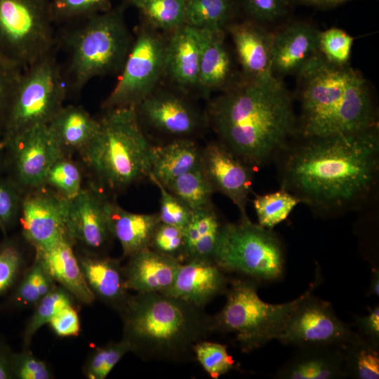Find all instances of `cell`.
Here are the masks:
<instances>
[{
	"label": "cell",
	"instance_id": "15",
	"mask_svg": "<svg viewBox=\"0 0 379 379\" xmlns=\"http://www.w3.org/2000/svg\"><path fill=\"white\" fill-rule=\"evenodd\" d=\"M201 167L213 186L248 215L246 206L255 171L221 141L211 142L201 150Z\"/></svg>",
	"mask_w": 379,
	"mask_h": 379
},
{
	"label": "cell",
	"instance_id": "55",
	"mask_svg": "<svg viewBox=\"0 0 379 379\" xmlns=\"http://www.w3.org/2000/svg\"><path fill=\"white\" fill-rule=\"evenodd\" d=\"M4 150H5V148L2 145L1 138H0V169L5 164V161H6V157H4Z\"/></svg>",
	"mask_w": 379,
	"mask_h": 379
},
{
	"label": "cell",
	"instance_id": "31",
	"mask_svg": "<svg viewBox=\"0 0 379 379\" xmlns=\"http://www.w3.org/2000/svg\"><path fill=\"white\" fill-rule=\"evenodd\" d=\"M341 348L347 378H379V344L357 333Z\"/></svg>",
	"mask_w": 379,
	"mask_h": 379
},
{
	"label": "cell",
	"instance_id": "21",
	"mask_svg": "<svg viewBox=\"0 0 379 379\" xmlns=\"http://www.w3.org/2000/svg\"><path fill=\"white\" fill-rule=\"evenodd\" d=\"M201 36L186 24L168 36L165 76L183 93L198 89Z\"/></svg>",
	"mask_w": 379,
	"mask_h": 379
},
{
	"label": "cell",
	"instance_id": "46",
	"mask_svg": "<svg viewBox=\"0 0 379 379\" xmlns=\"http://www.w3.org/2000/svg\"><path fill=\"white\" fill-rule=\"evenodd\" d=\"M23 193L8 177L0 176V230L6 232L20 215Z\"/></svg>",
	"mask_w": 379,
	"mask_h": 379
},
{
	"label": "cell",
	"instance_id": "40",
	"mask_svg": "<svg viewBox=\"0 0 379 379\" xmlns=\"http://www.w3.org/2000/svg\"><path fill=\"white\" fill-rule=\"evenodd\" d=\"M112 0H49L51 18L55 22L86 19L112 8Z\"/></svg>",
	"mask_w": 379,
	"mask_h": 379
},
{
	"label": "cell",
	"instance_id": "25",
	"mask_svg": "<svg viewBox=\"0 0 379 379\" xmlns=\"http://www.w3.org/2000/svg\"><path fill=\"white\" fill-rule=\"evenodd\" d=\"M105 210L110 232L119 242L124 257L149 248L153 234L161 222L158 213H131L108 199Z\"/></svg>",
	"mask_w": 379,
	"mask_h": 379
},
{
	"label": "cell",
	"instance_id": "43",
	"mask_svg": "<svg viewBox=\"0 0 379 379\" xmlns=\"http://www.w3.org/2000/svg\"><path fill=\"white\" fill-rule=\"evenodd\" d=\"M149 178L160 192V209L158 212L160 222L183 231L190 220L192 211L159 181L152 177Z\"/></svg>",
	"mask_w": 379,
	"mask_h": 379
},
{
	"label": "cell",
	"instance_id": "42",
	"mask_svg": "<svg viewBox=\"0 0 379 379\" xmlns=\"http://www.w3.org/2000/svg\"><path fill=\"white\" fill-rule=\"evenodd\" d=\"M353 38L339 28L320 32L319 52L329 62L337 65H347L351 55Z\"/></svg>",
	"mask_w": 379,
	"mask_h": 379
},
{
	"label": "cell",
	"instance_id": "47",
	"mask_svg": "<svg viewBox=\"0 0 379 379\" xmlns=\"http://www.w3.org/2000/svg\"><path fill=\"white\" fill-rule=\"evenodd\" d=\"M11 369L13 378L50 379L53 375L46 364L37 359L27 349L13 353Z\"/></svg>",
	"mask_w": 379,
	"mask_h": 379
},
{
	"label": "cell",
	"instance_id": "10",
	"mask_svg": "<svg viewBox=\"0 0 379 379\" xmlns=\"http://www.w3.org/2000/svg\"><path fill=\"white\" fill-rule=\"evenodd\" d=\"M49 0H0V59L25 69L53 52Z\"/></svg>",
	"mask_w": 379,
	"mask_h": 379
},
{
	"label": "cell",
	"instance_id": "38",
	"mask_svg": "<svg viewBox=\"0 0 379 379\" xmlns=\"http://www.w3.org/2000/svg\"><path fill=\"white\" fill-rule=\"evenodd\" d=\"M82 172L69 156L62 155L50 167L44 186L68 200L73 199L82 189Z\"/></svg>",
	"mask_w": 379,
	"mask_h": 379
},
{
	"label": "cell",
	"instance_id": "32",
	"mask_svg": "<svg viewBox=\"0 0 379 379\" xmlns=\"http://www.w3.org/2000/svg\"><path fill=\"white\" fill-rule=\"evenodd\" d=\"M145 23L164 34H170L185 24L186 0H131Z\"/></svg>",
	"mask_w": 379,
	"mask_h": 379
},
{
	"label": "cell",
	"instance_id": "41",
	"mask_svg": "<svg viewBox=\"0 0 379 379\" xmlns=\"http://www.w3.org/2000/svg\"><path fill=\"white\" fill-rule=\"evenodd\" d=\"M195 359L214 379L235 368L234 362L227 351V346L206 340L194 347Z\"/></svg>",
	"mask_w": 379,
	"mask_h": 379
},
{
	"label": "cell",
	"instance_id": "54",
	"mask_svg": "<svg viewBox=\"0 0 379 379\" xmlns=\"http://www.w3.org/2000/svg\"><path fill=\"white\" fill-rule=\"evenodd\" d=\"M369 293L377 297L379 295V272L378 270H374L372 272Z\"/></svg>",
	"mask_w": 379,
	"mask_h": 379
},
{
	"label": "cell",
	"instance_id": "11",
	"mask_svg": "<svg viewBox=\"0 0 379 379\" xmlns=\"http://www.w3.org/2000/svg\"><path fill=\"white\" fill-rule=\"evenodd\" d=\"M168 36L146 23L141 25L120 71L119 79L102 104L105 109L136 107L153 93L165 76Z\"/></svg>",
	"mask_w": 379,
	"mask_h": 379
},
{
	"label": "cell",
	"instance_id": "22",
	"mask_svg": "<svg viewBox=\"0 0 379 379\" xmlns=\"http://www.w3.org/2000/svg\"><path fill=\"white\" fill-rule=\"evenodd\" d=\"M226 29L246 79H258L273 74L272 33L252 20L229 23Z\"/></svg>",
	"mask_w": 379,
	"mask_h": 379
},
{
	"label": "cell",
	"instance_id": "39",
	"mask_svg": "<svg viewBox=\"0 0 379 379\" xmlns=\"http://www.w3.org/2000/svg\"><path fill=\"white\" fill-rule=\"evenodd\" d=\"M131 347L128 342L121 339L95 348L88 357L84 371L88 379H105L128 352Z\"/></svg>",
	"mask_w": 379,
	"mask_h": 379
},
{
	"label": "cell",
	"instance_id": "12",
	"mask_svg": "<svg viewBox=\"0 0 379 379\" xmlns=\"http://www.w3.org/2000/svg\"><path fill=\"white\" fill-rule=\"evenodd\" d=\"M8 177L24 194L44 186L48 171L63 155L48 125L34 126L15 135L5 145Z\"/></svg>",
	"mask_w": 379,
	"mask_h": 379
},
{
	"label": "cell",
	"instance_id": "26",
	"mask_svg": "<svg viewBox=\"0 0 379 379\" xmlns=\"http://www.w3.org/2000/svg\"><path fill=\"white\" fill-rule=\"evenodd\" d=\"M73 246L70 239H64L48 249L36 251V256L55 282L81 303L89 305L95 296L84 279Z\"/></svg>",
	"mask_w": 379,
	"mask_h": 379
},
{
	"label": "cell",
	"instance_id": "50",
	"mask_svg": "<svg viewBox=\"0 0 379 379\" xmlns=\"http://www.w3.org/2000/svg\"><path fill=\"white\" fill-rule=\"evenodd\" d=\"M48 324L59 337H75L80 332V321L73 305L60 310L51 319Z\"/></svg>",
	"mask_w": 379,
	"mask_h": 379
},
{
	"label": "cell",
	"instance_id": "33",
	"mask_svg": "<svg viewBox=\"0 0 379 379\" xmlns=\"http://www.w3.org/2000/svg\"><path fill=\"white\" fill-rule=\"evenodd\" d=\"M165 187L192 211L213 206L215 190L201 166L177 177Z\"/></svg>",
	"mask_w": 379,
	"mask_h": 379
},
{
	"label": "cell",
	"instance_id": "20",
	"mask_svg": "<svg viewBox=\"0 0 379 379\" xmlns=\"http://www.w3.org/2000/svg\"><path fill=\"white\" fill-rule=\"evenodd\" d=\"M128 258L126 264L123 265L126 288L140 293H167L182 263L149 248Z\"/></svg>",
	"mask_w": 379,
	"mask_h": 379
},
{
	"label": "cell",
	"instance_id": "3",
	"mask_svg": "<svg viewBox=\"0 0 379 379\" xmlns=\"http://www.w3.org/2000/svg\"><path fill=\"white\" fill-rule=\"evenodd\" d=\"M304 138L347 134L376 126V112L366 79L347 65L328 62L319 52L297 74Z\"/></svg>",
	"mask_w": 379,
	"mask_h": 379
},
{
	"label": "cell",
	"instance_id": "36",
	"mask_svg": "<svg viewBox=\"0 0 379 379\" xmlns=\"http://www.w3.org/2000/svg\"><path fill=\"white\" fill-rule=\"evenodd\" d=\"M299 203L298 197L283 189L261 195L256 194L253 199L258 224L269 229H273L286 220Z\"/></svg>",
	"mask_w": 379,
	"mask_h": 379
},
{
	"label": "cell",
	"instance_id": "19",
	"mask_svg": "<svg viewBox=\"0 0 379 379\" xmlns=\"http://www.w3.org/2000/svg\"><path fill=\"white\" fill-rule=\"evenodd\" d=\"M228 284L224 271L215 262L187 260L180 264L172 286L165 294L204 308L225 293Z\"/></svg>",
	"mask_w": 379,
	"mask_h": 379
},
{
	"label": "cell",
	"instance_id": "14",
	"mask_svg": "<svg viewBox=\"0 0 379 379\" xmlns=\"http://www.w3.org/2000/svg\"><path fill=\"white\" fill-rule=\"evenodd\" d=\"M69 205V200L46 186L23 194L19 215L22 233L36 251L70 239Z\"/></svg>",
	"mask_w": 379,
	"mask_h": 379
},
{
	"label": "cell",
	"instance_id": "5",
	"mask_svg": "<svg viewBox=\"0 0 379 379\" xmlns=\"http://www.w3.org/2000/svg\"><path fill=\"white\" fill-rule=\"evenodd\" d=\"M98 129L80 152L88 168L104 186L122 190L149 178L152 145L135 107L105 110Z\"/></svg>",
	"mask_w": 379,
	"mask_h": 379
},
{
	"label": "cell",
	"instance_id": "37",
	"mask_svg": "<svg viewBox=\"0 0 379 379\" xmlns=\"http://www.w3.org/2000/svg\"><path fill=\"white\" fill-rule=\"evenodd\" d=\"M73 298L63 287L55 286L34 305L35 310L22 334L24 349H27L35 333L44 325L48 324L60 310L67 305H73Z\"/></svg>",
	"mask_w": 379,
	"mask_h": 379
},
{
	"label": "cell",
	"instance_id": "34",
	"mask_svg": "<svg viewBox=\"0 0 379 379\" xmlns=\"http://www.w3.org/2000/svg\"><path fill=\"white\" fill-rule=\"evenodd\" d=\"M234 0H186L185 24L197 29H225Z\"/></svg>",
	"mask_w": 379,
	"mask_h": 379
},
{
	"label": "cell",
	"instance_id": "4",
	"mask_svg": "<svg viewBox=\"0 0 379 379\" xmlns=\"http://www.w3.org/2000/svg\"><path fill=\"white\" fill-rule=\"evenodd\" d=\"M119 313L122 339L144 361L194 359L195 345L212 333L211 316L204 308L161 293L131 295Z\"/></svg>",
	"mask_w": 379,
	"mask_h": 379
},
{
	"label": "cell",
	"instance_id": "24",
	"mask_svg": "<svg viewBox=\"0 0 379 379\" xmlns=\"http://www.w3.org/2000/svg\"><path fill=\"white\" fill-rule=\"evenodd\" d=\"M298 350L278 369L280 379H338L347 378L341 346L307 345Z\"/></svg>",
	"mask_w": 379,
	"mask_h": 379
},
{
	"label": "cell",
	"instance_id": "28",
	"mask_svg": "<svg viewBox=\"0 0 379 379\" xmlns=\"http://www.w3.org/2000/svg\"><path fill=\"white\" fill-rule=\"evenodd\" d=\"M201 150L191 138L174 139L166 145L152 146V177L166 187L177 177L201 166Z\"/></svg>",
	"mask_w": 379,
	"mask_h": 379
},
{
	"label": "cell",
	"instance_id": "18",
	"mask_svg": "<svg viewBox=\"0 0 379 379\" xmlns=\"http://www.w3.org/2000/svg\"><path fill=\"white\" fill-rule=\"evenodd\" d=\"M320 32L308 23L294 22L272 34V74H298L319 53Z\"/></svg>",
	"mask_w": 379,
	"mask_h": 379
},
{
	"label": "cell",
	"instance_id": "13",
	"mask_svg": "<svg viewBox=\"0 0 379 379\" xmlns=\"http://www.w3.org/2000/svg\"><path fill=\"white\" fill-rule=\"evenodd\" d=\"M335 314L329 302L309 294L294 310L277 340L296 347L342 346L355 335Z\"/></svg>",
	"mask_w": 379,
	"mask_h": 379
},
{
	"label": "cell",
	"instance_id": "17",
	"mask_svg": "<svg viewBox=\"0 0 379 379\" xmlns=\"http://www.w3.org/2000/svg\"><path fill=\"white\" fill-rule=\"evenodd\" d=\"M136 109L140 121L175 139L190 138L206 122V117H202L183 96L157 89Z\"/></svg>",
	"mask_w": 379,
	"mask_h": 379
},
{
	"label": "cell",
	"instance_id": "27",
	"mask_svg": "<svg viewBox=\"0 0 379 379\" xmlns=\"http://www.w3.org/2000/svg\"><path fill=\"white\" fill-rule=\"evenodd\" d=\"M201 48L198 89L208 95L229 86L232 62L225 41V29H199Z\"/></svg>",
	"mask_w": 379,
	"mask_h": 379
},
{
	"label": "cell",
	"instance_id": "9",
	"mask_svg": "<svg viewBox=\"0 0 379 379\" xmlns=\"http://www.w3.org/2000/svg\"><path fill=\"white\" fill-rule=\"evenodd\" d=\"M67 81L53 52L22 70L1 134L4 145L37 125H48L64 106Z\"/></svg>",
	"mask_w": 379,
	"mask_h": 379
},
{
	"label": "cell",
	"instance_id": "53",
	"mask_svg": "<svg viewBox=\"0 0 379 379\" xmlns=\"http://www.w3.org/2000/svg\"><path fill=\"white\" fill-rule=\"evenodd\" d=\"M305 4L318 7L335 6L350 0H300Z\"/></svg>",
	"mask_w": 379,
	"mask_h": 379
},
{
	"label": "cell",
	"instance_id": "30",
	"mask_svg": "<svg viewBox=\"0 0 379 379\" xmlns=\"http://www.w3.org/2000/svg\"><path fill=\"white\" fill-rule=\"evenodd\" d=\"M222 223L213 206L192 211L183 230L185 260L214 262Z\"/></svg>",
	"mask_w": 379,
	"mask_h": 379
},
{
	"label": "cell",
	"instance_id": "8",
	"mask_svg": "<svg viewBox=\"0 0 379 379\" xmlns=\"http://www.w3.org/2000/svg\"><path fill=\"white\" fill-rule=\"evenodd\" d=\"M215 263L224 272H234L257 281H274L284 275L285 253L272 230L252 222L248 215L223 223Z\"/></svg>",
	"mask_w": 379,
	"mask_h": 379
},
{
	"label": "cell",
	"instance_id": "48",
	"mask_svg": "<svg viewBox=\"0 0 379 379\" xmlns=\"http://www.w3.org/2000/svg\"><path fill=\"white\" fill-rule=\"evenodd\" d=\"M289 4V0H242L247 15L259 24L282 18L288 12Z\"/></svg>",
	"mask_w": 379,
	"mask_h": 379
},
{
	"label": "cell",
	"instance_id": "2",
	"mask_svg": "<svg viewBox=\"0 0 379 379\" xmlns=\"http://www.w3.org/2000/svg\"><path fill=\"white\" fill-rule=\"evenodd\" d=\"M206 118L220 141L255 170L275 161L298 135L292 98L273 74L227 87Z\"/></svg>",
	"mask_w": 379,
	"mask_h": 379
},
{
	"label": "cell",
	"instance_id": "56",
	"mask_svg": "<svg viewBox=\"0 0 379 379\" xmlns=\"http://www.w3.org/2000/svg\"><path fill=\"white\" fill-rule=\"evenodd\" d=\"M126 1H128V2H130L131 0H126Z\"/></svg>",
	"mask_w": 379,
	"mask_h": 379
},
{
	"label": "cell",
	"instance_id": "44",
	"mask_svg": "<svg viewBox=\"0 0 379 379\" xmlns=\"http://www.w3.org/2000/svg\"><path fill=\"white\" fill-rule=\"evenodd\" d=\"M149 248L183 262L185 261L183 231L160 222L153 234Z\"/></svg>",
	"mask_w": 379,
	"mask_h": 379
},
{
	"label": "cell",
	"instance_id": "1",
	"mask_svg": "<svg viewBox=\"0 0 379 379\" xmlns=\"http://www.w3.org/2000/svg\"><path fill=\"white\" fill-rule=\"evenodd\" d=\"M281 189L322 216L360 208L376 192L377 126L325 137L297 136L279 153Z\"/></svg>",
	"mask_w": 379,
	"mask_h": 379
},
{
	"label": "cell",
	"instance_id": "29",
	"mask_svg": "<svg viewBox=\"0 0 379 379\" xmlns=\"http://www.w3.org/2000/svg\"><path fill=\"white\" fill-rule=\"evenodd\" d=\"M63 154L81 152L95 136L99 121L81 106L67 105L48 124Z\"/></svg>",
	"mask_w": 379,
	"mask_h": 379
},
{
	"label": "cell",
	"instance_id": "45",
	"mask_svg": "<svg viewBox=\"0 0 379 379\" xmlns=\"http://www.w3.org/2000/svg\"><path fill=\"white\" fill-rule=\"evenodd\" d=\"M23 263L22 251L13 240L6 239L0 244V296L13 286Z\"/></svg>",
	"mask_w": 379,
	"mask_h": 379
},
{
	"label": "cell",
	"instance_id": "35",
	"mask_svg": "<svg viewBox=\"0 0 379 379\" xmlns=\"http://www.w3.org/2000/svg\"><path fill=\"white\" fill-rule=\"evenodd\" d=\"M55 286V281L36 256L32 266L14 290L11 297V303L17 307L35 305Z\"/></svg>",
	"mask_w": 379,
	"mask_h": 379
},
{
	"label": "cell",
	"instance_id": "7",
	"mask_svg": "<svg viewBox=\"0 0 379 379\" xmlns=\"http://www.w3.org/2000/svg\"><path fill=\"white\" fill-rule=\"evenodd\" d=\"M224 307L211 316L212 333H233L242 352H251L277 339L297 306L320 283V275L297 298L282 304L262 301L257 292L258 281L248 277L229 280Z\"/></svg>",
	"mask_w": 379,
	"mask_h": 379
},
{
	"label": "cell",
	"instance_id": "16",
	"mask_svg": "<svg viewBox=\"0 0 379 379\" xmlns=\"http://www.w3.org/2000/svg\"><path fill=\"white\" fill-rule=\"evenodd\" d=\"M107 199L93 185L69 200L68 230L74 246L83 252L100 254L113 239L106 215Z\"/></svg>",
	"mask_w": 379,
	"mask_h": 379
},
{
	"label": "cell",
	"instance_id": "51",
	"mask_svg": "<svg viewBox=\"0 0 379 379\" xmlns=\"http://www.w3.org/2000/svg\"><path fill=\"white\" fill-rule=\"evenodd\" d=\"M355 324L359 333L379 344V307L370 310L364 317H355Z\"/></svg>",
	"mask_w": 379,
	"mask_h": 379
},
{
	"label": "cell",
	"instance_id": "52",
	"mask_svg": "<svg viewBox=\"0 0 379 379\" xmlns=\"http://www.w3.org/2000/svg\"><path fill=\"white\" fill-rule=\"evenodd\" d=\"M13 353L8 345L0 339V379L13 378L11 369Z\"/></svg>",
	"mask_w": 379,
	"mask_h": 379
},
{
	"label": "cell",
	"instance_id": "6",
	"mask_svg": "<svg viewBox=\"0 0 379 379\" xmlns=\"http://www.w3.org/2000/svg\"><path fill=\"white\" fill-rule=\"evenodd\" d=\"M63 38L68 54L64 74L73 92L95 77L120 72L133 42L121 8L84 19Z\"/></svg>",
	"mask_w": 379,
	"mask_h": 379
},
{
	"label": "cell",
	"instance_id": "49",
	"mask_svg": "<svg viewBox=\"0 0 379 379\" xmlns=\"http://www.w3.org/2000/svg\"><path fill=\"white\" fill-rule=\"evenodd\" d=\"M22 70L0 59V136Z\"/></svg>",
	"mask_w": 379,
	"mask_h": 379
},
{
	"label": "cell",
	"instance_id": "23",
	"mask_svg": "<svg viewBox=\"0 0 379 379\" xmlns=\"http://www.w3.org/2000/svg\"><path fill=\"white\" fill-rule=\"evenodd\" d=\"M76 254L84 279L95 298L119 312L131 296L120 260L86 252Z\"/></svg>",
	"mask_w": 379,
	"mask_h": 379
}]
</instances>
